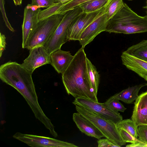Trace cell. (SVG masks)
I'll use <instances>...</instances> for the list:
<instances>
[{
    "label": "cell",
    "mask_w": 147,
    "mask_h": 147,
    "mask_svg": "<svg viewBox=\"0 0 147 147\" xmlns=\"http://www.w3.org/2000/svg\"><path fill=\"white\" fill-rule=\"evenodd\" d=\"M32 73L16 62L9 61L0 66L2 81L16 90L24 98L35 117L52 133L55 127L45 114L38 102L32 75Z\"/></svg>",
    "instance_id": "6da1fadb"
},
{
    "label": "cell",
    "mask_w": 147,
    "mask_h": 147,
    "mask_svg": "<svg viewBox=\"0 0 147 147\" xmlns=\"http://www.w3.org/2000/svg\"><path fill=\"white\" fill-rule=\"evenodd\" d=\"M84 48L78 50L70 64L62 74V80L69 95L75 98H83L98 102L91 88L88 75Z\"/></svg>",
    "instance_id": "7a4b0ae2"
},
{
    "label": "cell",
    "mask_w": 147,
    "mask_h": 147,
    "mask_svg": "<svg viewBox=\"0 0 147 147\" xmlns=\"http://www.w3.org/2000/svg\"><path fill=\"white\" fill-rule=\"evenodd\" d=\"M105 31L126 34L147 32V16L138 15L124 3L121 9L109 20Z\"/></svg>",
    "instance_id": "3957f363"
},
{
    "label": "cell",
    "mask_w": 147,
    "mask_h": 147,
    "mask_svg": "<svg viewBox=\"0 0 147 147\" xmlns=\"http://www.w3.org/2000/svg\"><path fill=\"white\" fill-rule=\"evenodd\" d=\"M63 17V15L55 14L39 21L30 34L24 49L30 50L43 46L55 31Z\"/></svg>",
    "instance_id": "277c9868"
},
{
    "label": "cell",
    "mask_w": 147,
    "mask_h": 147,
    "mask_svg": "<svg viewBox=\"0 0 147 147\" xmlns=\"http://www.w3.org/2000/svg\"><path fill=\"white\" fill-rule=\"evenodd\" d=\"M77 112L92 123L104 135L119 147L126 144L122 139L116 124L98 114L81 106L75 105Z\"/></svg>",
    "instance_id": "5b68a950"
},
{
    "label": "cell",
    "mask_w": 147,
    "mask_h": 147,
    "mask_svg": "<svg viewBox=\"0 0 147 147\" xmlns=\"http://www.w3.org/2000/svg\"><path fill=\"white\" fill-rule=\"evenodd\" d=\"M82 12L78 5L68 11L63 15L60 24L43 45L50 54L61 49L62 46L68 40L67 33L69 26L72 21Z\"/></svg>",
    "instance_id": "8992f818"
},
{
    "label": "cell",
    "mask_w": 147,
    "mask_h": 147,
    "mask_svg": "<svg viewBox=\"0 0 147 147\" xmlns=\"http://www.w3.org/2000/svg\"><path fill=\"white\" fill-rule=\"evenodd\" d=\"M105 8L106 6L95 11L88 13L82 12L80 14L72 21L69 26L67 33L68 40H79L83 31L105 12Z\"/></svg>",
    "instance_id": "52a82bcc"
},
{
    "label": "cell",
    "mask_w": 147,
    "mask_h": 147,
    "mask_svg": "<svg viewBox=\"0 0 147 147\" xmlns=\"http://www.w3.org/2000/svg\"><path fill=\"white\" fill-rule=\"evenodd\" d=\"M13 137L32 147H77L75 144L49 137L16 133Z\"/></svg>",
    "instance_id": "ba28073f"
},
{
    "label": "cell",
    "mask_w": 147,
    "mask_h": 147,
    "mask_svg": "<svg viewBox=\"0 0 147 147\" xmlns=\"http://www.w3.org/2000/svg\"><path fill=\"white\" fill-rule=\"evenodd\" d=\"M72 103L75 105L81 106L95 112L116 124L123 120L122 116L119 113H115L109 109L104 103L80 97L75 98Z\"/></svg>",
    "instance_id": "9c48e42d"
},
{
    "label": "cell",
    "mask_w": 147,
    "mask_h": 147,
    "mask_svg": "<svg viewBox=\"0 0 147 147\" xmlns=\"http://www.w3.org/2000/svg\"><path fill=\"white\" fill-rule=\"evenodd\" d=\"M50 55L43 46L35 47L30 50L28 56L22 65L33 73L36 68L45 64H50Z\"/></svg>",
    "instance_id": "30bf717a"
},
{
    "label": "cell",
    "mask_w": 147,
    "mask_h": 147,
    "mask_svg": "<svg viewBox=\"0 0 147 147\" xmlns=\"http://www.w3.org/2000/svg\"><path fill=\"white\" fill-rule=\"evenodd\" d=\"M109 21L105 11L89 25L82 32L79 40L82 48H84L98 34L105 31Z\"/></svg>",
    "instance_id": "8fae6325"
},
{
    "label": "cell",
    "mask_w": 147,
    "mask_h": 147,
    "mask_svg": "<svg viewBox=\"0 0 147 147\" xmlns=\"http://www.w3.org/2000/svg\"><path fill=\"white\" fill-rule=\"evenodd\" d=\"M41 10L40 8L32 5L31 4H28L24 8V20L22 26V47L23 49L24 48L30 34L38 22V15Z\"/></svg>",
    "instance_id": "7c38bea8"
},
{
    "label": "cell",
    "mask_w": 147,
    "mask_h": 147,
    "mask_svg": "<svg viewBox=\"0 0 147 147\" xmlns=\"http://www.w3.org/2000/svg\"><path fill=\"white\" fill-rule=\"evenodd\" d=\"M131 119L137 127L147 125V91L141 94L135 100Z\"/></svg>",
    "instance_id": "4fadbf2b"
},
{
    "label": "cell",
    "mask_w": 147,
    "mask_h": 147,
    "mask_svg": "<svg viewBox=\"0 0 147 147\" xmlns=\"http://www.w3.org/2000/svg\"><path fill=\"white\" fill-rule=\"evenodd\" d=\"M122 64L128 69L144 78L147 76V62L140 59L125 51L121 55Z\"/></svg>",
    "instance_id": "5bb4252c"
},
{
    "label": "cell",
    "mask_w": 147,
    "mask_h": 147,
    "mask_svg": "<svg viewBox=\"0 0 147 147\" xmlns=\"http://www.w3.org/2000/svg\"><path fill=\"white\" fill-rule=\"evenodd\" d=\"M50 64L59 73L63 74L72 61L74 56L70 52L61 49L54 51L50 55Z\"/></svg>",
    "instance_id": "9a60e30c"
},
{
    "label": "cell",
    "mask_w": 147,
    "mask_h": 147,
    "mask_svg": "<svg viewBox=\"0 0 147 147\" xmlns=\"http://www.w3.org/2000/svg\"><path fill=\"white\" fill-rule=\"evenodd\" d=\"M73 119L80 131L86 135L98 139L105 137L92 123L79 113H73Z\"/></svg>",
    "instance_id": "2e32d148"
},
{
    "label": "cell",
    "mask_w": 147,
    "mask_h": 147,
    "mask_svg": "<svg viewBox=\"0 0 147 147\" xmlns=\"http://www.w3.org/2000/svg\"><path fill=\"white\" fill-rule=\"evenodd\" d=\"M147 83H143L129 87L113 96L127 104H131L135 100L138 96V93L140 89L147 86Z\"/></svg>",
    "instance_id": "e0dca14e"
},
{
    "label": "cell",
    "mask_w": 147,
    "mask_h": 147,
    "mask_svg": "<svg viewBox=\"0 0 147 147\" xmlns=\"http://www.w3.org/2000/svg\"><path fill=\"white\" fill-rule=\"evenodd\" d=\"M86 63L88 75L92 88L95 94L97 96L100 82V75L96 67L87 57Z\"/></svg>",
    "instance_id": "ac0fdd59"
},
{
    "label": "cell",
    "mask_w": 147,
    "mask_h": 147,
    "mask_svg": "<svg viewBox=\"0 0 147 147\" xmlns=\"http://www.w3.org/2000/svg\"><path fill=\"white\" fill-rule=\"evenodd\" d=\"M109 0H90L79 6L83 12L88 13L100 10L106 6Z\"/></svg>",
    "instance_id": "d6986e66"
},
{
    "label": "cell",
    "mask_w": 147,
    "mask_h": 147,
    "mask_svg": "<svg viewBox=\"0 0 147 147\" xmlns=\"http://www.w3.org/2000/svg\"><path fill=\"white\" fill-rule=\"evenodd\" d=\"M123 0H109L106 5L105 13L107 19L109 20L123 7Z\"/></svg>",
    "instance_id": "ffe728a7"
},
{
    "label": "cell",
    "mask_w": 147,
    "mask_h": 147,
    "mask_svg": "<svg viewBox=\"0 0 147 147\" xmlns=\"http://www.w3.org/2000/svg\"><path fill=\"white\" fill-rule=\"evenodd\" d=\"M116 126L119 129H124L134 137L138 138V127L132 119H127L123 120L116 124Z\"/></svg>",
    "instance_id": "44dd1931"
},
{
    "label": "cell",
    "mask_w": 147,
    "mask_h": 147,
    "mask_svg": "<svg viewBox=\"0 0 147 147\" xmlns=\"http://www.w3.org/2000/svg\"><path fill=\"white\" fill-rule=\"evenodd\" d=\"M63 3L61 2L56 3L51 7L39 12L38 15V21L46 19L56 14Z\"/></svg>",
    "instance_id": "7402d4cb"
},
{
    "label": "cell",
    "mask_w": 147,
    "mask_h": 147,
    "mask_svg": "<svg viewBox=\"0 0 147 147\" xmlns=\"http://www.w3.org/2000/svg\"><path fill=\"white\" fill-rule=\"evenodd\" d=\"M107 108L115 113H118L119 111L124 112L126 109L123 105L119 101V100L111 96L104 103Z\"/></svg>",
    "instance_id": "603a6c76"
},
{
    "label": "cell",
    "mask_w": 147,
    "mask_h": 147,
    "mask_svg": "<svg viewBox=\"0 0 147 147\" xmlns=\"http://www.w3.org/2000/svg\"><path fill=\"white\" fill-rule=\"evenodd\" d=\"M90 0H69L63 3L56 14L64 15L67 11Z\"/></svg>",
    "instance_id": "cb8c5ba5"
},
{
    "label": "cell",
    "mask_w": 147,
    "mask_h": 147,
    "mask_svg": "<svg viewBox=\"0 0 147 147\" xmlns=\"http://www.w3.org/2000/svg\"><path fill=\"white\" fill-rule=\"evenodd\" d=\"M130 54L140 59L147 62V45L140 47Z\"/></svg>",
    "instance_id": "d4e9b609"
},
{
    "label": "cell",
    "mask_w": 147,
    "mask_h": 147,
    "mask_svg": "<svg viewBox=\"0 0 147 147\" xmlns=\"http://www.w3.org/2000/svg\"><path fill=\"white\" fill-rule=\"evenodd\" d=\"M138 138L147 145V125H141L137 128Z\"/></svg>",
    "instance_id": "484cf974"
},
{
    "label": "cell",
    "mask_w": 147,
    "mask_h": 147,
    "mask_svg": "<svg viewBox=\"0 0 147 147\" xmlns=\"http://www.w3.org/2000/svg\"><path fill=\"white\" fill-rule=\"evenodd\" d=\"M57 3L56 0H32L31 4L40 8H48Z\"/></svg>",
    "instance_id": "4316f807"
},
{
    "label": "cell",
    "mask_w": 147,
    "mask_h": 147,
    "mask_svg": "<svg viewBox=\"0 0 147 147\" xmlns=\"http://www.w3.org/2000/svg\"><path fill=\"white\" fill-rule=\"evenodd\" d=\"M119 131L123 140L126 143H133L138 141H140L138 138L134 137L124 129H119Z\"/></svg>",
    "instance_id": "83f0119b"
},
{
    "label": "cell",
    "mask_w": 147,
    "mask_h": 147,
    "mask_svg": "<svg viewBox=\"0 0 147 147\" xmlns=\"http://www.w3.org/2000/svg\"><path fill=\"white\" fill-rule=\"evenodd\" d=\"M4 0H0V9L4 21L7 27L11 32H14L15 30L12 27L7 17L4 7Z\"/></svg>",
    "instance_id": "f1b7e54d"
},
{
    "label": "cell",
    "mask_w": 147,
    "mask_h": 147,
    "mask_svg": "<svg viewBox=\"0 0 147 147\" xmlns=\"http://www.w3.org/2000/svg\"><path fill=\"white\" fill-rule=\"evenodd\" d=\"M98 147H119L113 143L109 139H100L97 141Z\"/></svg>",
    "instance_id": "f546056e"
},
{
    "label": "cell",
    "mask_w": 147,
    "mask_h": 147,
    "mask_svg": "<svg viewBox=\"0 0 147 147\" xmlns=\"http://www.w3.org/2000/svg\"><path fill=\"white\" fill-rule=\"evenodd\" d=\"M6 37L5 35L0 33V56L1 57L6 47Z\"/></svg>",
    "instance_id": "4dcf8cb0"
},
{
    "label": "cell",
    "mask_w": 147,
    "mask_h": 147,
    "mask_svg": "<svg viewBox=\"0 0 147 147\" xmlns=\"http://www.w3.org/2000/svg\"><path fill=\"white\" fill-rule=\"evenodd\" d=\"M127 147H147V145L141 142V141H138L134 143H131L128 144L126 146Z\"/></svg>",
    "instance_id": "1f68e13d"
},
{
    "label": "cell",
    "mask_w": 147,
    "mask_h": 147,
    "mask_svg": "<svg viewBox=\"0 0 147 147\" xmlns=\"http://www.w3.org/2000/svg\"><path fill=\"white\" fill-rule=\"evenodd\" d=\"M22 0H13L15 5L16 6L21 5Z\"/></svg>",
    "instance_id": "d6a6232c"
},
{
    "label": "cell",
    "mask_w": 147,
    "mask_h": 147,
    "mask_svg": "<svg viewBox=\"0 0 147 147\" xmlns=\"http://www.w3.org/2000/svg\"><path fill=\"white\" fill-rule=\"evenodd\" d=\"M68 0H61L60 2L63 3H64L67 1Z\"/></svg>",
    "instance_id": "836d02e7"
},
{
    "label": "cell",
    "mask_w": 147,
    "mask_h": 147,
    "mask_svg": "<svg viewBox=\"0 0 147 147\" xmlns=\"http://www.w3.org/2000/svg\"><path fill=\"white\" fill-rule=\"evenodd\" d=\"M144 79L147 82V76H145Z\"/></svg>",
    "instance_id": "e575fe53"
},
{
    "label": "cell",
    "mask_w": 147,
    "mask_h": 147,
    "mask_svg": "<svg viewBox=\"0 0 147 147\" xmlns=\"http://www.w3.org/2000/svg\"><path fill=\"white\" fill-rule=\"evenodd\" d=\"M146 3H147L146 5V6L143 7V8H146V9L147 8V1H146Z\"/></svg>",
    "instance_id": "d590c367"
},
{
    "label": "cell",
    "mask_w": 147,
    "mask_h": 147,
    "mask_svg": "<svg viewBox=\"0 0 147 147\" xmlns=\"http://www.w3.org/2000/svg\"><path fill=\"white\" fill-rule=\"evenodd\" d=\"M61 1V0H56V2L57 3L59 2H60Z\"/></svg>",
    "instance_id": "8d00e7d4"
},
{
    "label": "cell",
    "mask_w": 147,
    "mask_h": 147,
    "mask_svg": "<svg viewBox=\"0 0 147 147\" xmlns=\"http://www.w3.org/2000/svg\"><path fill=\"white\" fill-rule=\"evenodd\" d=\"M146 9H147V10H146V16H147V8Z\"/></svg>",
    "instance_id": "74e56055"
},
{
    "label": "cell",
    "mask_w": 147,
    "mask_h": 147,
    "mask_svg": "<svg viewBox=\"0 0 147 147\" xmlns=\"http://www.w3.org/2000/svg\"><path fill=\"white\" fill-rule=\"evenodd\" d=\"M127 0L129 1H132L133 0Z\"/></svg>",
    "instance_id": "f35d334b"
}]
</instances>
